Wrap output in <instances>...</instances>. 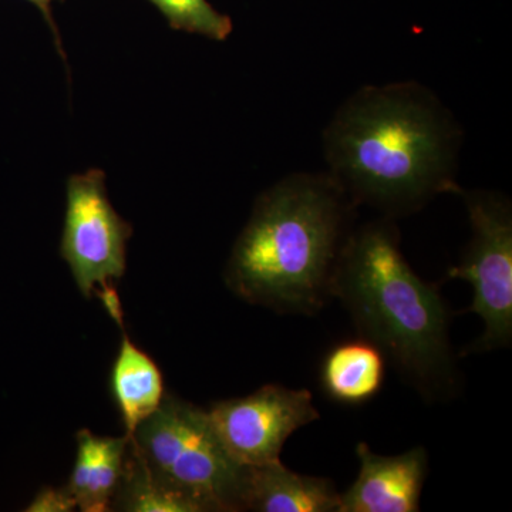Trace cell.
Returning a JSON list of instances; mask_svg holds the SVG:
<instances>
[{"label": "cell", "instance_id": "cell-2", "mask_svg": "<svg viewBox=\"0 0 512 512\" xmlns=\"http://www.w3.org/2000/svg\"><path fill=\"white\" fill-rule=\"evenodd\" d=\"M353 208L328 173L288 175L256 201L229 258V289L278 312L319 311L330 298Z\"/></svg>", "mask_w": 512, "mask_h": 512}, {"label": "cell", "instance_id": "cell-7", "mask_svg": "<svg viewBox=\"0 0 512 512\" xmlns=\"http://www.w3.org/2000/svg\"><path fill=\"white\" fill-rule=\"evenodd\" d=\"M207 412L222 446L244 467L281 460L286 440L320 417L309 390L279 384L215 403Z\"/></svg>", "mask_w": 512, "mask_h": 512}, {"label": "cell", "instance_id": "cell-10", "mask_svg": "<svg viewBox=\"0 0 512 512\" xmlns=\"http://www.w3.org/2000/svg\"><path fill=\"white\" fill-rule=\"evenodd\" d=\"M76 441V461L67 490L80 511H111L123 473L128 437H101L83 429L76 434Z\"/></svg>", "mask_w": 512, "mask_h": 512}, {"label": "cell", "instance_id": "cell-13", "mask_svg": "<svg viewBox=\"0 0 512 512\" xmlns=\"http://www.w3.org/2000/svg\"><path fill=\"white\" fill-rule=\"evenodd\" d=\"M111 511L201 512V508L190 498L165 485L128 439L123 473L111 501Z\"/></svg>", "mask_w": 512, "mask_h": 512}, {"label": "cell", "instance_id": "cell-5", "mask_svg": "<svg viewBox=\"0 0 512 512\" xmlns=\"http://www.w3.org/2000/svg\"><path fill=\"white\" fill-rule=\"evenodd\" d=\"M470 220V244L447 279L470 282L484 333L468 352H490L512 339V210L510 201L491 191H461Z\"/></svg>", "mask_w": 512, "mask_h": 512}, {"label": "cell", "instance_id": "cell-16", "mask_svg": "<svg viewBox=\"0 0 512 512\" xmlns=\"http://www.w3.org/2000/svg\"><path fill=\"white\" fill-rule=\"evenodd\" d=\"M94 296L100 299L107 313H109L114 322L123 329V308H121L119 293H117L116 288H114V286H107V288L100 289Z\"/></svg>", "mask_w": 512, "mask_h": 512}, {"label": "cell", "instance_id": "cell-12", "mask_svg": "<svg viewBox=\"0 0 512 512\" xmlns=\"http://www.w3.org/2000/svg\"><path fill=\"white\" fill-rule=\"evenodd\" d=\"M110 386L127 437L156 412L165 396L160 367L126 333L111 367Z\"/></svg>", "mask_w": 512, "mask_h": 512}, {"label": "cell", "instance_id": "cell-3", "mask_svg": "<svg viewBox=\"0 0 512 512\" xmlns=\"http://www.w3.org/2000/svg\"><path fill=\"white\" fill-rule=\"evenodd\" d=\"M363 338L375 343L426 397L456 383L450 309L439 285L423 281L400 248L392 218L367 222L346 238L330 286Z\"/></svg>", "mask_w": 512, "mask_h": 512}, {"label": "cell", "instance_id": "cell-4", "mask_svg": "<svg viewBox=\"0 0 512 512\" xmlns=\"http://www.w3.org/2000/svg\"><path fill=\"white\" fill-rule=\"evenodd\" d=\"M128 439L150 470L201 512L242 511L245 467L222 446L207 410L165 393Z\"/></svg>", "mask_w": 512, "mask_h": 512}, {"label": "cell", "instance_id": "cell-6", "mask_svg": "<svg viewBox=\"0 0 512 512\" xmlns=\"http://www.w3.org/2000/svg\"><path fill=\"white\" fill-rule=\"evenodd\" d=\"M66 197L60 254L79 291L92 298L123 278L131 227L111 205L103 171L72 175Z\"/></svg>", "mask_w": 512, "mask_h": 512}, {"label": "cell", "instance_id": "cell-8", "mask_svg": "<svg viewBox=\"0 0 512 512\" xmlns=\"http://www.w3.org/2000/svg\"><path fill=\"white\" fill-rule=\"evenodd\" d=\"M360 461L355 483L340 494L338 512H417L429 474L426 448L399 456H379L366 443L356 447Z\"/></svg>", "mask_w": 512, "mask_h": 512}, {"label": "cell", "instance_id": "cell-9", "mask_svg": "<svg viewBox=\"0 0 512 512\" xmlns=\"http://www.w3.org/2000/svg\"><path fill=\"white\" fill-rule=\"evenodd\" d=\"M340 494L328 478L303 476L281 460L245 467L242 511L338 512Z\"/></svg>", "mask_w": 512, "mask_h": 512}, {"label": "cell", "instance_id": "cell-11", "mask_svg": "<svg viewBox=\"0 0 512 512\" xmlns=\"http://www.w3.org/2000/svg\"><path fill=\"white\" fill-rule=\"evenodd\" d=\"M386 356L365 338L333 346L320 365L319 383L332 402L345 406L369 403L382 390Z\"/></svg>", "mask_w": 512, "mask_h": 512}, {"label": "cell", "instance_id": "cell-17", "mask_svg": "<svg viewBox=\"0 0 512 512\" xmlns=\"http://www.w3.org/2000/svg\"><path fill=\"white\" fill-rule=\"evenodd\" d=\"M30 3L37 6L46 16L50 15V5H52L55 0H29Z\"/></svg>", "mask_w": 512, "mask_h": 512}, {"label": "cell", "instance_id": "cell-15", "mask_svg": "<svg viewBox=\"0 0 512 512\" xmlns=\"http://www.w3.org/2000/svg\"><path fill=\"white\" fill-rule=\"evenodd\" d=\"M77 508L76 500L67 487H45L26 508L28 512H70Z\"/></svg>", "mask_w": 512, "mask_h": 512}, {"label": "cell", "instance_id": "cell-1", "mask_svg": "<svg viewBox=\"0 0 512 512\" xmlns=\"http://www.w3.org/2000/svg\"><path fill=\"white\" fill-rule=\"evenodd\" d=\"M461 130L439 97L417 82L366 86L323 133L328 173L353 205L394 218L440 194H458Z\"/></svg>", "mask_w": 512, "mask_h": 512}, {"label": "cell", "instance_id": "cell-14", "mask_svg": "<svg viewBox=\"0 0 512 512\" xmlns=\"http://www.w3.org/2000/svg\"><path fill=\"white\" fill-rule=\"evenodd\" d=\"M170 20L171 26L185 32L225 40L232 32V22L212 8L208 0H150Z\"/></svg>", "mask_w": 512, "mask_h": 512}]
</instances>
